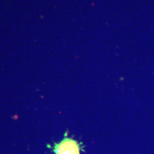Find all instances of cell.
Here are the masks:
<instances>
[{
	"instance_id": "obj_1",
	"label": "cell",
	"mask_w": 154,
	"mask_h": 154,
	"mask_svg": "<svg viewBox=\"0 0 154 154\" xmlns=\"http://www.w3.org/2000/svg\"><path fill=\"white\" fill-rule=\"evenodd\" d=\"M53 151L55 154H80L82 149L76 140L66 137L54 144Z\"/></svg>"
}]
</instances>
